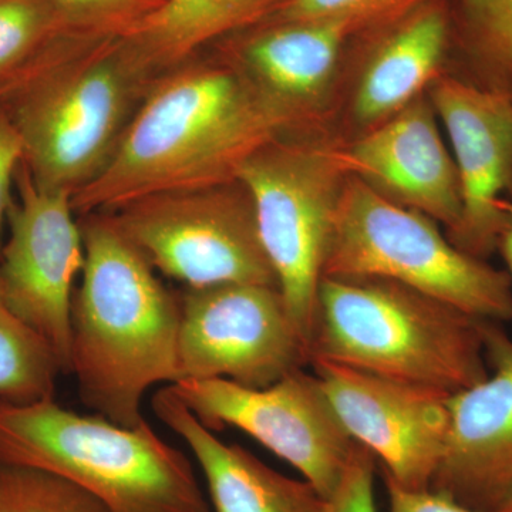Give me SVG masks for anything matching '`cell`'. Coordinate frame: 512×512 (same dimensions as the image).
<instances>
[{
	"label": "cell",
	"instance_id": "1",
	"mask_svg": "<svg viewBox=\"0 0 512 512\" xmlns=\"http://www.w3.org/2000/svg\"><path fill=\"white\" fill-rule=\"evenodd\" d=\"M291 120L244 70L187 60L154 82L109 164L73 195V210L83 217L157 192L231 183Z\"/></svg>",
	"mask_w": 512,
	"mask_h": 512
},
{
	"label": "cell",
	"instance_id": "2",
	"mask_svg": "<svg viewBox=\"0 0 512 512\" xmlns=\"http://www.w3.org/2000/svg\"><path fill=\"white\" fill-rule=\"evenodd\" d=\"M161 74L128 33L57 37L0 89L33 183L72 197L92 183Z\"/></svg>",
	"mask_w": 512,
	"mask_h": 512
},
{
	"label": "cell",
	"instance_id": "3",
	"mask_svg": "<svg viewBox=\"0 0 512 512\" xmlns=\"http://www.w3.org/2000/svg\"><path fill=\"white\" fill-rule=\"evenodd\" d=\"M84 242L72 301V370L80 400L123 427L143 423L151 387L178 379L180 299L109 214L79 218Z\"/></svg>",
	"mask_w": 512,
	"mask_h": 512
},
{
	"label": "cell",
	"instance_id": "4",
	"mask_svg": "<svg viewBox=\"0 0 512 512\" xmlns=\"http://www.w3.org/2000/svg\"><path fill=\"white\" fill-rule=\"evenodd\" d=\"M485 323L386 279L323 276L311 362L453 394L488 375Z\"/></svg>",
	"mask_w": 512,
	"mask_h": 512
},
{
	"label": "cell",
	"instance_id": "5",
	"mask_svg": "<svg viewBox=\"0 0 512 512\" xmlns=\"http://www.w3.org/2000/svg\"><path fill=\"white\" fill-rule=\"evenodd\" d=\"M0 464L59 474L110 512H211L190 458L147 420L130 429L55 399L0 400Z\"/></svg>",
	"mask_w": 512,
	"mask_h": 512
},
{
	"label": "cell",
	"instance_id": "6",
	"mask_svg": "<svg viewBox=\"0 0 512 512\" xmlns=\"http://www.w3.org/2000/svg\"><path fill=\"white\" fill-rule=\"evenodd\" d=\"M323 276L386 279L476 318L512 320L508 274L456 247L427 215L390 201L355 175L340 190Z\"/></svg>",
	"mask_w": 512,
	"mask_h": 512
},
{
	"label": "cell",
	"instance_id": "7",
	"mask_svg": "<svg viewBox=\"0 0 512 512\" xmlns=\"http://www.w3.org/2000/svg\"><path fill=\"white\" fill-rule=\"evenodd\" d=\"M343 171L336 153L278 140L259 148L238 171L254 205L262 247L309 355Z\"/></svg>",
	"mask_w": 512,
	"mask_h": 512
},
{
	"label": "cell",
	"instance_id": "8",
	"mask_svg": "<svg viewBox=\"0 0 512 512\" xmlns=\"http://www.w3.org/2000/svg\"><path fill=\"white\" fill-rule=\"evenodd\" d=\"M109 214L156 271L185 288L276 286L256 228L254 205L238 180L157 192Z\"/></svg>",
	"mask_w": 512,
	"mask_h": 512
},
{
	"label": "cell",
	"instance_id": "9",
	"mask_svg": "<svg viewBox=\"0 0 512 512\" xmlns=\"http://www.w3.org/2000/svg\"><path fill=\"white\" fill-rule=\"evenodd\" d=\"M170 386L207 429L235 427L254 437L325 500L338 490L356 443L315 373L298 369L264 389L225 379L178 380Z\"/></svg>",
	"mask_w": 512,
	"mask_h": 512
},
{
	"label": "cell",
	"instance_id": "10",
	"mask_svg": "<svg viewBox=\"0 0 512 512\" xmlns=\"http://www.w3.org/2000/svg\"><path fill=\"white\" fill-rule=\"evenodd\" d=\"M178 299L177 382L225 379L264 389L311 365L308 346L276 286L185 288Z\"/></svg>",
	"mask_w": 512,
	"mask_h": 512
},
{
	"label": "cell",
	"instance_id": "11",
	"mask_svg": "<svg viewBox=\"0 0 512 512\" xmlns=\"http://www.w3.org/2000/svg\"><path fill=\"white\" fill-rule=\"evenodd\" d=\"M18 201L10 202V237L0 251V293L10 311L72 370L73 285L84 266L82 228L72 195L42 190L20 164Z\"/></svg>",
	"mask_w": 512,
	"mask_h": 512
},
{
	"label": "cell",
	"instance_id": "12",
	"mask_svg": "<svg viewBox=\"0 0 512 512\" xmlns=\"http://www.w3.org/2000/svg\"><path fill=\"white\" fill-rule=\"evenodd\" d=\"M311 366L350 439L382 461L384 477L430 488L446 446L450 394L329 360Z\"/></svg>",
	"mask_w": 512,
	"mask_h": 512
},
{
	"label": "cell",
	"instance_id": "13",
	"mask_svg": "<svg viewBox=\"0 0 512 512\" xmlns=\"http://www.w3.org/2000/svg\"><path fill=\"white\" fill-rule=\"evenodd\" d=\"M431 104L453 150L461 221L453 234L467 254H490L507 227L504 194L512 185V99L457 79L437 80Z\"/></svg>",
	"mask_w": 512,
	"mask_h": 512
},
{
	"label": "cell",
	"instance_id": "14",
	"mask_svg": "<svg viewBox=\"0 0 512 512\" xmlns=\"http://www.w3.org/2000/svg\"><path fill=\"white\" fill-rule=\"evenodd\" d=\"M491 372L447 397L448 429L431 490L478 511H497L512 483V339L487 320Z\"/></svg>",
	"mask_w": 512,
	"mask_h": 512
},
{
	"label": "cell",
	"instance_id": "15",
	"mask_svg": "<svg viewBox=\"0 0 512 512\" xmlns=\"http://www.w3.org/2000/svg\"><path fill=\"white\" fill-rule=\"evenodd\" d=\"M436 117L433 104L413 100L336 156L343 170L390 201L441 222L453 235L461 221L460 181Z\"/></svg>",
	"mask_w": 512,
	"mask_h": 512
},
{
	"label": "cell",
	"instance_id": "16",
	"mask_svg": "<svg viewBox=\"0 0 512 512\" xmlns=\"http://www.w3.org/2000/svg\"><path fill=\"white\" fill-rule=\"evenodd\" d=\"M153 410L190 448L214 512H328V500L308 481L286 477L238 444L218 439L171 386L154 394Z\"/></svg>",
	"mask_w": 512,
	"mask_h": 512
},
{
	"label": "cell",
	"instance_id": "17",
	"mask_svg": "<svg viewBox=\"0 0 512 512\" xmlns=\"http://www.w3.org/2000/svg\"><path fill=\"white\" fill-rule=\"evenodd\" d=\"M353 20L281 22L259 33L242 53L244 72L269 97L295 113L296 104L328 84Z\"/></svg>",
	"mask_w": 512,
	"mask_h": 512
},
{
	"label": "cell",
	"instance_id": "18",
	"mask_svg": "<svg viewBox=\"0 0 512 512\" xmlns=\"http://www.w3.org/2000/svg\"><path fill=\"white\" fill-rule=\"evenodd\" d=\"M446 20L439 10L416 13L397 29L367 66L355 97V114L373 123L416 100L443 59Z\"/></svg>",
	"mask_w": 512,
	"mask_h": 512
},
{
	"label": "cell",
	"instance_id": "19",
	"mask_svg": "<svg viewBox=\"0 0 512 512\" xmlns=\"http://www.w3.org/2000/svg\"><path fill=\"white\" fill-rule=\"evenodd\" d=\"M288 0H163L128 32L165 73L231 30L278 12Z\"/></svg>",
	"mask_w": 512,
	"mask_h": 512
},
{
	"label": "cell",
	"instance_id": "20",
	"mask_svg": "<svg viewBox=\"0 0 512 512\" xmlns=\"http://www.w3.org/2000/svg\"><path fill=\"white\" fill-rule=\"evenodd\" d=\"M60 373L53 350L10 311L0 293V400L29 404L55 399Z\"/></svg>",
	"mask_w": 512,
	"mask_h": 512
},
{
	"label": "cell",
	"instance_id": "21",
	"mask_svg": "<svg viewBox=\"0 0 512 512\" xmlns=\"http://www.w3.org/2000/svg\"><path fill=\"white\" fill-rule=\"evenodd\" d=\"M64 33L49 0H0V89Z\"/></svg>",
	"mask_w": 512,
	"mask_h": 512
},
{
	"label": "cell",
	"instance_id": "22",
	"mask_svg": "<svg viewBox=\"0 0 512 512\" xmlns=\"http://www.w3.org/2000/svg\"><path fill=\"white\" fill-rule=\"evenodd\" d=\"M0 512H110L79 484L40 468L0 464Z\"/></svg>",
	"mask_w": 512,
	"mask_h": 512
},
{
	"label": "cell",
	"instance_id": "23",
	"mask_svg": "<svg viewBox=\"0 0 512 512\" xmlns=\"http://www.w3.org/2000/svg\"><path fill=\"white\" fill-rule=\"evenodd\" d=\"M69 33L126 35L163 0H49Z\"/></svg>",
	"mask_w": 512,
	"mask_h": 512
},
{
	"label": "cell",
	"instance_id": "24",
	"mask_svg": "<svg viewBox=\"0 0 512 512\" xmlns=\"http://www.w3.org/2000/svg\"><path fill=\"white\" fill-rule=\"evenodd\" d=\"M485 56L512 80V0H468Z\"/></svg>",
	"mask_w": 512,
	"mask_h": 512
},
{
	"label": "cell",
	"instance_id": "25",
	"mask_svg": "<svg viewBox=\"0 0 512 512\" xmlns=\"http://www.w3.org/2000/svg\"><path fill=\"white\" fill-rule=\"evenodd\" d=\"M373 483L375 456L356 443L345 476L328 500V512H377Z\"/></svg>",
	"mask_w": 512,
	"mask_h": 512
},
{
	"label": "cell",
	"instance_id": "26",
	"mask_svg": "<svg viewBox=\"0 0 512 512\" xmlns=\"http://www.w3.org/2000/svg\"><path fill=\"white\" fill-rule=\"evenodd\" d=\"M402 0H288L276 12L279 22H320L349 19L357 22L392 8Z\"/></svg>",
	"mask_w": 512,
	"mask_h": 512
},
{
	"label": "cell",
	"instance_id": "27",
	"mask_svg": "<svg viewBox=\"0 0 512 512\" xmlns=\"http://www.w3.org/2000/svg\"><path fill=\"white\" fill-rule=\"evenodd\" d=\"M389 494V512H488L457 503L447 495L427 488V490H409L394 483L392 478L384 477ZM512 512V511H491Z\"/></svg>",
	"mask_w": 512,
	"mask_h": 512
},
{
	"label": "cell",
	"instance_id": "28",
	"mask_svg": "<svg viewBox=\"0 0 512 512\" xmlns=\"http://www.w3.org/2000/svg\"><path fill=\"white\" fill-rule=\"evenodd\" d=\"M22 160V140L8 116L0 110V234L12 202L10 185L15 180Z\"/></svg>",
	"mask_w": 512,
	"mask_h": 512
},
{
	"label": "cell",
	"instance_id": "29",
	"mask_svg": "<svg viewBox=\"0 0 512 512\" xmlns=\"http://www.w3.org/2000/svg\"><path fill=\"white\" fill-rule=\"evenodd\" d=\"M508 222L503 232V237L500 239L498 247L501 248L505 259V264L508 266V276L512 282V204L507 205Z\"/></svg>",
	"mask_w": 512,
	"mask_h": 512
},
{
	"label": "cell",
	"instance_id": "30",
	"mask_svg": "<svg viewBox=\"0 0 512 512\" xmlns=\"http://www.w3.org/2000/svg\"><path fill=\"white\" fill-rule=\"evenodd\" d=\"M497 511H512V483L510 487H508L503 500H501L500 507H498Z\"/></svg>",
	"mask_w": 512,
	"mask_h": 512
}]
</instances>
